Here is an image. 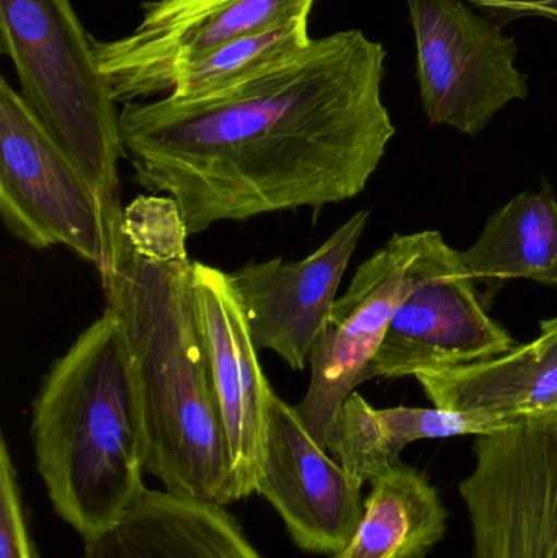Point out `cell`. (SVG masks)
<instances>
[{"instance_id":"15","label":"cell","mask_w":557,"mask_h":558,"mask_svg":"<svg viewBox=\"0 0 557 558\" xmlns=\"http://www.w3.org/2000/svg\"><path fill=\"white\" fill-rule=\"evenodd\" d=\"M82 558H264L226 507L146 488Z\"/></svg>"},{"instance_id":"17","label":"cell","mask_w":557,"mask_h":558,"mask_svg":"<svg viewBox=\"0 0 557 558\" xmlns=\"http://www.w3.org/2000/svg\"><path fill=\"white\" fill-rule=\"evenodd\" d=\"M461 258L473 281L484 286L486 307L516 279L557 286V199L548 183L494 213Z\"/></svg>"},{"instance_id":"21","label":"cell","mask_w":557,"mask_h":558,"mask_svg":"<svg viewBox=\"0 0 557 558\" xmlns=\"http://www.w3.org/2000/svg\"><path fill=\"white\" fill-rule=\"evenodd\" d=\"M497 7H507L512 15H542L557 22V0H535V2H496Z\"/></svg>"},{"instance_id":"2","label":"cell","mask_w":557,"mask_h":558,"mask_svg":"<svg viewBox=\"0 0 557 558\" xmlns=\"http://www.w3.org/2000/svg\"><path fill=\"white\" fill-rule=\"evenodd\" d=\"M185 222L170 196H137L114 232L101 279L123 325L146 428L144 471L175 497L226 505L235 498L225 425L196 305Z\"/></svg>"},{"instance_id":"9","label":"cell","mask_w":557,"mask_h":558,"mask_svg":"<svg viewBox=\"0 0 557 558\" xmlns=\"http://www.w3.org/2000/svg\"><path fill=\"white\" fill-rule=\"evenodd\" d=\"M317 0H147L130 35L92 38L98 71L117 104L172 94L177 71L215 49L294 19Z\"/></svg>"},{"instance_id":"6","label":"cell","mask_w":557,"mask_h":558,"mask_svg":"<svg viewBox=\"0 0 557 558\" xmlns=\"http://www.w3.org/2000/svg\"><path fill=\"white\" fill-rule=\"evenodd\" d=\"M513 348L509 331L487 315L461 252L440 232H419L401 299L366 380L438 373Z\"/></svg>"},{"instance_id":"4","label":"cell","mask_w":557,"mask_h":558,"mask_svg":"<svg viewBox=\"0 0 557 558\" xmlns=\"http://www.w3.org/2000/svg\"><path fill=\"white\" fill-rule=\"evenodd\" d=\"M0 52L23 100L94 186L108 221L120 225L128 157L120 111L71 0H0Z\"/></svg>"},{"instance_id":"3","label":"cell","mask_w":557,"mask_h":558,"mask_svg":"<svg viewBox=\"0 0 557 558\" xmlns=\"http://www.w3.org/2000/svg\"><path fill=\"white\" fill-rule=\"evenodd\" d=\"M36 469L56 514L78 536L110 531L146 490V428L123 325L105 307L33 400Z\"/></svg>"},{"instance_id":"13","label":"cell","mask_w":557,"mask_h":558,"mask_svg":"<svg viewBox=\"0 0 557 558\" xmlns=\"http://www.w3.org/2000/svg\"><path fill=\"white\" fill-rule=\"evenodd\" d=\"M257 494L277 510L304 553L336 556L362 520V485L311 438L293 405L277 392L271 396L267 454Z\"/></svg>"},{"instance_id":"11","label":"cell","mask_w":557,"mask_h":558,"mask_svg":"<svg viewBox=\"0 0 557 558\" xmlns=\"http://www.w3.org/2000/svg\"><path fill=\"white\" fill-rule=\"evenodd\" d=\"M193 282L213 389L231 454L235 498L242 500L257 494L275 390L258 361L229 274L193 262Z\"/></svg>"},{"instance_id":"7","label":"cell","mask_w":557,"mask_h":558,"mask_svg":"<svg viewBox=\"0 0 557 558\" xmlns=\"http://www.w3.org/2000/svg\"><path fill=\"white\" fill-rule=\"evenodd\" d=\"M422 107L432 124L480 136L510 101L529 97L519 45L464 0H408Z\"/></svg>"},{"instance_id":"5","label":"cell","mask_w":557,"mask_h":558,"mask_svg":"<svg viewBox=\"0 0 557 558\" xmlns=\"http://www.w3.org/2000/svg\"><path fill=\"white\" fill-rule=\"evenodd\" d=\"M0 216L35 251L68 247L100 278L113 260L114 232L94 186L0 75Z\"/></svg>"},{"instance_id":"20","label":"cell","mask_w":557,"mask_h":558,"mask_svg":"<svg viewBox=\"0 0 557 558\" xmlns=\"http://www.w3.org/2000/svg\"><path fill=\"white\" fill-rule=\"evenodd\" d=\"M0 558H35L15 464L3 436L0 438Z\"/></svg>"},{"instance_id":"12","label":"cell","mask_w":557,"mask_h":558,"mask_svg":"<svg viewBox=\"0 0 557 558\" xmlns=\"http://www.w3.org/2000/svg\"><path fill=\"white\" fill-rule=\"evenodd\" d=\"M368 219V211L356 213L303 260L274 258L229 274L257 350L274 351L291 369L306 371Z\"/></svg>"},{"instance_id":"10","label":"cell","mask_w":557,"mask_h":558,"mask_svg":"<svg viewBox=\"0 0 557 558\" xmlns=\"http://www.w3.org/2000/svg\"><path fill=\"white\" fill-rule=\"evenodd\" d=\"M415 234H395L363 262L346 294L334 302L311 350L306 396L293 405L311 438L326 449L327 436L343 400L365 383L392 312L401 299Z\"/></svg>"},{"instance_id":"19","label":"cell","mask_w":557,"mask_h":558,"mask_svg":"<svg viewBox=\"0 0 557 558\" xmlns=\"http://www.w3.org/2000/svg\"><path fill=\"white\" fill-rule=\"evenodd\" d=\"M310 19L244 36L189 62L177 71L170 97L198 100L255 81L307 51Z\"/></svg>"},{"instance_id":"14","label":"cell","mask_w":557,"mask_h":558,"mask_svg":"<svg viewBox=\"0 0 557 558\" xmlns=\"http://www.w3.org/2000/svg\"><path fill=\"white\" fill-rule=\"evenodd\" d=\"M530 343L491 360L421 374L435 409L506 423L557 420V315Z\"/></svg>"},{"instance_id":"8","label":"cell","mask_w":557,"mask_h":558,"mask_svg":"<svg viewBox=\"0 0 557 558\" xmlns=\"http://www.w3.org/2000/svg\"><path fill=\"white\" fill-rule=\"evenodd\" d=\"M460 484L471 558H557V420L476 436Z\"/></svg>"},{"instance_id":"1","label":"cell","mask_w":557,"mask_h":558,"mask_svg":"<svg viewBox=\"0 0 557 558\" xmlns=\"http://www.w3.org/2000/svg\"><path fill=\"white\" fill-rule=\"evenodd\" d=\"M386 56L362 29H343L225 94L123 105L134 182L175 199L189 238L355 198L396 134L382 98Z\"/></svg>"},{"instance_id":"18","label":"cell","mask_w":557,"mask_h":558,"mask_svg":"<svg viewBox=\"0 0 557 558\" xmlns=\"http://www.w3.org/2000/svg\"><path fill=\"white\" fill-rule=\"evenodd\" d=\"M370 484L359 527L332 558H425L445 539L448 510L424 472L399 462Z\"/></svg>"},{"instance_id":"16","label":"cell","mask_w":557,"mask_h":558,"mask_svg":"<svg viewBox=\"0 0 557 558\" xmlns=\"http://www.w3.org/2000/svg\"><path fill=\"white\" fill-rule=\"evenodd\" d=\"M512 425L440 409H375L360 393L352 392L334 416L326 451L363 487L398 465L399 456L412 442L493 435Z\"/></svg>"}]
</instances>
